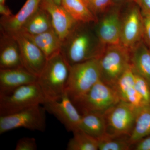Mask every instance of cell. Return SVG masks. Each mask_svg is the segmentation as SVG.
<instances>
[{
	"label": "cell",
	"instance_id": "2e32d148",
	"mask_svg": "<svg viewBox=\"0 0 150 150\" xmlns=\"http://www.w3.org/2000/svg\"><path fill=\"white\" fill-rule=\"evenodd\" d=\"M41 1L27 0L16 14L2 16L0 20L1 30L11 35L19 32L28 20L39 8Z\"/></svg>",
	"mask_w": 150,
	"mask_h": 150
},
{
	"label": "cell",
	"instance_id": "ffe728a7",
	"mask_svg": "<svg viewBox=\"0 0 150 150\" xmlns=\"http://www.w3.org/2000/svg\"><path fill=\"white\" fill-rule=\"evenodd\" d=\"M79 128L97 140L106 134V124L104 114L94 112L81 114Z\"/></svg>",
	"mask_w": 150,
	"mask_h": 150
},
{
	"label": "cell",
	"instance_id": "8fae6325",
	"mask_svg": "<svg viewBox=\"0 0 150 150\" xmlns=\"http://www.w3.org/2000/svg\"><path fill=\"white\" fill-rule=\"evenodd\" d=\"M43 105L46 112L56 117L69 132L79 128L81 114L66 92L60 100H46Z\"/></svg>",
	"mask_w": 150,
	"mask_h": 150
},
{
	"label": "cell",
	"instance_id": "d6a6232c",
	"mask_svg": "<svg viewBox=\"0 0 150 150\" xmlns=\"http://www.w3.org/2000/svg\"><path fill=\"white\" fill-rule=\"evenodd\" d=\"M112 1L115 6L122 7L126 4L134 0H112Z\"/></svg>",
	"mask_w": 150,
	"mask_h": 150
},
{
	"label": "cell",
	"instance_id": "e0dca14e",
	"mask_svg": "<svg viewBox=\"0 0 150 150\" xmlns=\"http://www.w3.org/2000/svg\"><path fill=\"white\" fill-rule=\"evenodd\" d=\"M113 88L121 100L134 105L141 103L142 97L135 88V74L131 64L119 78Z\"/></svg>",
	"mask_w": 150,
	"mask_h": 150
},
{
	"label": "cell",
	"instance_id": "d6986e66",
	"mask_svg": "<svg viewBox=\"0 0 150 150\" xmlns=\"http://www.w3.org/2000/svg\"><path fill=\"white\" fill-rule=\"evenodd\" d=\"M131 63L134 70L150 86V49L142 40L130 50Z\"/></svg>",
	"mask_w": 150,
	"mask_h": 150
},
{
	"label": "cell",
	"instance_id": "ac0fdd59",
	"mask_svg": "<svg viewBox=\"0 0 150 150\" xmlns=\"http://www.w3.org/2000/svg\"><path fill=\"white\" fill-rule=\"evenodd\" d=\"M23 33L40 48L47 59L61 53L62 41L53 28L37 35Z\"/></svg>",
	"mask_w": 150,
	"mask_h": 150
},
{
	"label": "cell",
	"instance_id": "cb8c5ba5",
	"mask_svg": "<svg viewBox=\"0 0 150 150\" xmlns=\"http://www.w3.org/2000/svg\"><path fill=\"white\" fill-rule=\"evenodd\" d=\"M74 135L68 142V150H97L98 140L80 128L73 132Z\"/></svg>",
	"mask_w": 150,
	"mask_h": 150
},
{
	"label": "cell",
	"instance_id": "8992f818",
	"mask_svg": "<svg viewBox=\"0 0 150 150\" xmlns=\"http://www.w3.org/2000/svg\"><path fill=\"white\" fill-rule=\"evenodd\" d=\"M121 100L114 88L100 80L74 104L82 113L94 112L104 114Z\"/></svg>",
	"mask_w": 150,
	"mask_h": 150
},
{
	"label": "cell",
	"instance_id": "7402d4cb",
	"mask_svg": "<svg viewBox=\"0 0 150 150\" xmlns=\"http://www.w3.org/2000/svg\"><path fill=\"white\" fill-rule=\"evenodd\" d=\"M150 135V105L139 108L134 129L129 137L131 145Z\"/></svg>",
	"mask_w": 150,
	"mask_h": 150
},
{
	"label": "cell",
	"instance_id": "f546056e",
	"mask_svg": "<svg viewBox=\"0 0 150 150\" xmlns=\"http://www.w3.org/2000/svg\"><path fill=\"white\" fill-rule=\"evenodd\" d=\"M135 144L134 150H150V135L143 138Z\"/></svg>",
	"mask_w": 150,
	"mask_h": 150
},
{
	"label": "cell",
	"instance_id": "3957f363",
	"mask_svg": "<svg viewBox=\"0 0 150 150\" xmlns=\"http://www.w3.org/2000/svg\"><path fill=\"white\" fill-rule=\"evenodd\" d=\"M100 80L99 59L75 64L70 67L66 93L74 103Z\"/></svg>",
	"mask_w": 150,
	"mask_h": 150
},
{
	"label": "cell",
	"instance_id": "83f0119b",
	"mask_svg": "<svg viewBox=\"0 0 150 150\" xmlns=\"http://www.w3.org/2000/svg\"><path fill=\"white\" fill-rule=\"evenodd\" d=\"M16 150H36L37 144L36 139L33 137H23L18 140Z\"/></svg>",
	"mask_w": 150,
	"mask_h": 150
},
{
	"label": "cell",
	"instance_id": "6da1fadb",
	"mask_svg": "<svg viewBox=\"0 0 150 150\" xmlns=\"http://www.w3.org/2000/svg\"><path fill=\"white\" fill-rule=\"evenodd\" d=\"M93 23L77 22L62 41L61 53L70 67L99 59L106 45L97 35Z\"/></svg>",
	"mask_w": 150,
	"mask_h": 150
},
{
	"label": "cell",
	"instance_id": "52a82bcc",
	"mask_svg": "<svg viewBox=\"0 0 150 150\" xmlns=\"http://www.w3.org/2000/svg\"><path fill=\"white\" fill-rule=\"evenodd\" d=\"M138 108L121 100L104 114L106 135L112 137H129L134 129Z\"/></svg>",
	"mask_w": 150,
	"mask_h": 150
},
{
	"label": "cell",
	"instance_id": "836d02e7",
	"mask_svg": "<svg viewBox=\"0 0 150 150\" xmlns=\"http://www.w3.org/2000/svg\"><path fill=\"white\" fill-rule=\"evenodd\" d=\"M47 1L54 3L56 4L60 5H61L62 4V0H47Z\"/></svg>",
	"mask_w": 150,
	"mask_h": 150
},
{
	"label": "cell",
	"instance_id": "5bb4252c",
	"mask_svg": "<svg viewBox=\"0 0 150 150\" xmlns=\"http://www.w3.org/2000/svg\"><path fill=\"white\" fill-rule=\"evenodd\" d=\"M38 76L24 67L0 69V96L8 94L22 86L37 82Z\"/></svg>",
	"mask_w": 150,
	"mask_h": 150
},
{
	"label": "cell",
	"instance_id": "d4e9b609",
	"mask_svg": "<svg viewBox=\"0 0 150 150\" xmlns=\"http://www.w3.org/2000/svg\"><path fill=\"white\" fill-rule=\"evenodd\" d=\"M125 137H112L105 135L98 140V149L99 150H129L132 145Z\"/></svg>",
	"mask_w": 150,
	"mask_h": 150
},
{
	"label": "cell",
	"instance_id": "277c9868",
	"mask_svg": "<svg viewBox=\"0 0 150 150\" xmlns=\"http://www.w3.org/2000/svg\"><path fill=\"white\" fill-rule=\"evenodd\" d=\"M98 59L101 80L113 88L131 64V51L121 44L107 45Z\"/></svg>",
	"mask_w": 150,
	"mask_h": 150
},
{
	"label": "cell",
	"instance_id": "e575fe53",
	"mask_svg": "<svg viewBox=\"0 0 150 150\" xmlns=\"http://www.w3.org/2000/svg\"><path fill=\"white\" fill-rule=\"evenodd\" d=\"M6 0H0V4H5Z\"/></svg>",
	"mask_w": 150,
	"mask_h": 150
},
{
	"label": "cell",
	"instance_id": "9c48e42d",
	"mask_svg": "<svg viewBox=\"0 0 150 150\" xmlns=\"http://www.w3.org/2000/svg\"><path fill=\"white\" fill-rule=\"evenodd\" d=\"M143 28L142 10L137 3L133 1L122 7L121 45L131 50L143 40Z\"/></svg>",
	"mask_w": 150,
	"mask_h": 150
},
{
	"label": "cell",
	"instance_id": "4dcf8cb0",
	"mask_svg": "<svg viewBox=\"0 0 150 150\" xmlns=\"http://www.w3.org/2000/svg\"><path fill=\"white\" fill-rule=\"evenodd\" d=\"M143 11L150 13V0H134Z\"/></svg>",
	"mask_w": 150,
	"mask_h": 150
},
{
	"label": "cell",
	"instance_id": "7a4b0ae2",
	"mask_svg": "<svg viewBox=\"0 0 150 150\" xmlns=\"http://www.w3.org/2000/svg\"><path fill=\"white\" fill-rule=\"evenodd\" d=\"M70 66L61 53L47 59L37 83L46 100H59L66 93Z\"/></svg>",
	"mask_w": 150,
	"mask_h": 150
},
{
	"label": "cell",
	"instance_id": "7c38bea8",
	"mask_svg": "<svg viewBox=\"0 0 150 150\" xmlns=\"http://www.w3.org/2000/svg\"><path fill=\"white\" fill-rule=\"evenodd\" d=\"M12 35L16 39L19 46L23 67L38 77L46 65L47 60L46 56L22 33L18 32Z\"/></svg>",
	"mask_w": 150,
	"mask_h": 150
},
{
	"label": "cell",
	"instance_id": "4316f807",
	"mask_svg": "<svg viewBox=\"0 0 150 150\" xmlns=\"http://www.w3.org/2000/svg\"><path fill=\"white\" fill-rule=\"evenodd\" d=\"M87 4L96 18L115 6L112 0H87Z\"/></svg>",
	"mask_w": 150,
	"mask_h": 150
},
{
	"label": "cell",
	"instance_id": "9a60e30c",
	"mask_svg": "<svg viewBox=\"0 0 150 150\" xmlns=\"http://www.w3.org/2000/svg\"><path fill=\"white\" fill-rule=\"evenodd\" d=\"M24 67L20 49L16 39L10 34L1 30L0 69Z\"/></svg>",
	"mask_w": 150,
	"mask_h": 150
},
{
	"label": "cell",
	"instance_id": "484cf974",
	"mask_svg": "<svg viewBox=\"0 0 150 150\" xmlns=\"http://www.w3.org/2000/svg\"><path fill=\"white\" fill-rule=\"evenodd\" d=\"M134 70L135 74V88L142 96L145 105H150L149 85L143 77L137 73L134 69Z\"/></svg>",
	"mask_w": 150,
	"mask_h": 150
},
{
	"label": "cell",
	"instance_id": "5b68a950",
	"mask_svg": "<svg viewBox=\"0 0 150 150\" xmlns=\"http://www.w3.org/2000/svg\"><path fill=\"white\" fill-rule=\"evenodd\" d=\"M46 100L37 82L20 87L8 94L0 96V116L19 112Z\"/></svg>",
	"mask_w": 150,
	"mask_h": 150
},
{
	"label": "cell",
	"instance_id": "f1b7e54d",
	"mask_svg": "<svg viewBox=\"0 0 150 150\" xmlns=\"http://www.w3.org/2000/svg\"><path fill=\"white\" fill-rule=\"evenodd\" d=\"M142 11L144 28L143 40L150 49V13Z\"/></svg>",
	"mask_w": 150,
	"mask_h": 150
},
{
	"label": "cell",
	"instance_id": "44dd1931",
	"mask_svg": "<svg viewBox=\"0 0 150 150\" xmlns=\"http://www.w3.org/2000/svg\"><path fill=\"white\" fill-rule=\"evenodd\" d=\"M52 28L49 13L39 6L36 11L25 23L20 32L31 35H37Z\"/></svg>",
	"mask_w": 150,
	"mask_h": 150
},
{
	"label": "cell",
	"instance_id": "30bf717a",
	"mask_svg": "<svg viewBox=\"0 0 150 150\" xmlns=\"http://www.w3.org/2000/svg\"><path fill=\"white\" fill-rule=\"evenodd\" d=\"M121 8L114 6L97 18L94 28L100 40L105 45L121 44Z\"/></svg>",
	"mask_w": 150,
	"mask_h": 150
},
{
	"label": "cell",
	"instance_id": "d590c367",
	"mask_svg": "<svg viewBox=\"0 0 150 150\" xmlns=\"http://www.w3.org/2000/svg\"><path fill=\"white\" fill-rule=\"evenodd\" d=\"M86 2V3L87 4V0H84Z\"/></svg>",
	"mask_w": 150,
	"mask_h": 150
},
{
	"label": "cell",
	"instance_id": "4fadbf2b",
	"mask_svg": "<svg viewBox=\"0 0 150 150\" xmlns=\"http://www.w3.org/2000/svg\"><path fill=\"white\" fill-rule=\"evenodd\" d=\"M40 6L49 13L52 27L63 41L78 22L71 16L62 5L56 4L47 0H41Z\"/></svg>",
	"mask_w": 150,
	"mask_h": 150
},
{
	"label": "cell",
	"instance_id": "603a6c76",
	"mask_svg": "<svg viewBox=\"0 0 150 150\" xmlns=\"http://www.w3.org/2000/svg\"><path fill=\"white\" fill-rule=\"evenodd\" d=\"M62 6L76 21L93 23L97 18L84 0H62Z\"/></svg>",
	"mask_w": 150,
	"mask_h": 150
},
{
	"label": "cell",
	"instance_id": "1f68e13d",
	"mask_svg": "<svg viewBox=\"0 0 150 150\" xmlns=\"http://www.w3.org/2000/svg\"><path fill=\"white\" fill-rule=\"evenodd\" d=\"M0 13L2 16L9 17L12 15L10 9L5 4H0Z\"/></svg>",
	"mask_w": 150,
	"mask_h": 150
},
{
	"label": "cell",
	"instance_id": "ba28073f",
	"mask_svg": "<svg viewBox=\"0 0 150 150\" xmlns=\"http://www.w3.org/2000/svg\"><path fill=\"white\" fill-rule=\"evenodd\" d=\"M46 110L40 105L10 115L0 116V134L23 128L43 132L46 128Z\"/></svg>",
	"mask_w": 150,
	"mask_h": 150
}]
</instances>
